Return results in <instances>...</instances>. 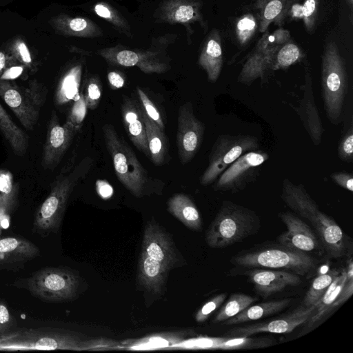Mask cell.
Here are the masks:
<instances>
[{"mask_svg":"<svg viewBox=\"0 0 353 353\" xmlns=\"http://www.w3.org/2000/svg\"><path fill=\"white\" fill-rule=\"evenodd\" d=\"M281 199L292 211L308 221L328 255L343 256L347 250L346 236L340 226L321 211L302 184H295L288 178L283 181Z\"/></svg>","mask_w":353,"mask_h":353,"instance_id":"obj_1","label":"cell"},{"mask_svg":"<svg viewBox=\"0 0 353 353\" xmlns=\"http://www.w3.org/2000/svg\"><path fill=\"white\" fill-rule=\"evenodd\" d=\"M120 343L106 339H85L51 327L10 332L0 338V350H68L75 351L119 349Z\"/></svg>","mask_w":353,"mask_h":353,"instance_id":"obj_2","label":"cell"},{"mask_svg":"<svg viewBox=\"0 0 353 353\" xmlns=\"http://www.w3.org/2000/svg\"><path fill=\"white\" fill-rule=\"evenodd\" d=\"M102 131L115 174L121 184L138 198L152 194H162L164 181L150 175L114 127L106 123L102 127Z\"/></svg>","mask_w":353,"mask_h":353,"instance_id":"obj_3","label":"cell"},{"mask_svg":"<svg viewBox=\"0 0 353 353\" xmlns=\"http://www.w3.org/2000/svg\"><path fill=\"white\" fill-rule=\"evenodd\" d=\"M93 164V159L86 157L72 169L60 173L52 184L49 195L36 212L33 223L35 232L48 236L59 230L70 196L77 185L89 174Z\"/></svg>","mask_w":353,"mask_h":353,"instance_id":"obj_4","label":"cell"},{"mask_svg":"<svg viewBox=\"0 0 353 353\" xmlns=\"http://www.w3.org/2000/svg\"><path fill=\"white\" fill-rule=\"evenodd\" d=\"M260 227V219L254 211L223 201L206 231L205 241L212 248H223L256 234Z\"/></svg>","mask_w":353,"mask_h":353,"instance_id":"obj_5","label":"cell"},{"mask_svg":"<svg viewBox=\"0 0 353 353\" xmlns=\"http://www.w3.org/2000/svg\"><path fill=\"white\" fill-rule=\"evenodd\" d=\"M347 83L344 59L336 44L330 42L322 55L321 90L324 110L334 125H339L341 120Z\"/></svg>","mask_w":353,"mask_h":353,"instance_id":"obj_6","label":"cell"},{"mask_svg":"<svg viewBox=\"0 0 353 353\" xmlns=\"http://www.w3.org/2000/svg\"><path fill=\"white\" fill-rule=\"evenodd\" d=\"M231 262L243 267L290 270L301 276L313 270L318 263L316 259L307 253L284 246L244 253L233 257Z\"/></svg>","mask_w":353,"mask_h":353,"instance_id":"obj_7","label":"cell"},{"mask_svg":"<svg viewBox=\"0 0 353 353\" xmlns=\"http://www.w3.org/2000/svg\"><path fill=\"white\" fill-rule=\"evenodd\" d=\"M259 139L251 134H220L214 141L208 157V165L199 178L207 186L243 154L259 150Z\"/></svg>","mask_w":353,"mask_h":353,"instance_id":"obj_8","label":"cell"},{"mask_svg":"<svg viewBox=\"0 0 353 353\" xmlns=\"http://www.w3.org/2000/svg\"><path fill=\"white\" fill-rule=\"evenodd\" d=\"M291 39L290 32L279 28L272 32H264L252 50L248 54L237 81L250 85L254 81L272 72V65L279 50Z\"/></svg>","mask_w":353,"mask_h":353,"instance_id":"obj_9","label":"cell"},{"mask_svg":"<svg viewBox=\"0 0 353 353\" xmlns=\"http://www.w3.org/2000/svg\"><path fill=\"white\" fill-rule=\"evenodd\" d=\"M46 90L36 81L28 87H21L7 80L0 79V97L12 110L23 128L32 130L44 104Z\"/></svg>","mask_w":353,"mask_h":353,"instance_id":"obj_10","label":"cell"},{"mask_svg":"<svg viewBox=\"0 0 353 353\" xmlns=\"http://www.w3.org/2000/svg\"><path fill=\"white\" fill-rule=\"evenodd\" d=\"M79 278L65 268H46L26 279V288L39 299L62 302L72 299L79 288Z\"/></svg>","mask_w":353,"mask_h":353,"instance_id":"obj_11","label":"cell"},{"mask_svg":"<svg viewBox=\"0 0 353 353\" xmlns=\"http://www.w3.org/2000/svg\"><path fill=\"white\" fill-rule=\"evenodd\" d=\"M268 159V153L259 150L243 154L219 175L214 190L232 193L243 190L256 179L261 165Z\"/></svg>","mask_w":353,"mask_h":353,"instance_id":"obj_12","label":"cell"},{"mask_svg":"<svg viewBox=\"0 0 353 353\" xmlns=\"http://www.w3.org/2000/svg\"><path fill=\"white\" fill-rule=\"evenodd\" d=\"M205 127L195 115L191 102L180 106L177 117L176 146L183 165L188 163L202 144Z\"/></svg>","mask_w":353,"mask_h":353,"instance_id":"obj_13","label":"cell"},{"mask_svg":"<svg viewBox=\"0 0 353 353\" xmlns=\"http://www.w3.org/2000/svg\"><path fill=\"white\" fill-rule=\"evenodd\" d=\"M80 128L68 120L61 124L56 112H52L41 159L44 170H52L59 165Z\"/></svg>","mask_w":353,"mask_h":353,"instance_id":"obj_14","label":"cell"},{"mask_svg":"<svg viewBox=\"0 0 353 353\" xmlns=\"http://www.w3.org/2000/svg\"><path fill=\"white\" fill-rule=\"evenodd\" d=\"M317 304L301 305L293 312L279 319L234 327L226 333L227 336L247 337L261 332L288 333L305 324L313 314Z\"/></svg>","mask_w":353,"mask_h":353,"instance_id":"obj_15","label":"cell"},{"mask_svg":"<svg viewBox=\"0 0 353 353\" xmlns=\"http://www.w3.org/2000/svg\"><path fill=\"white\" fill-rule=\"evenodd\" d=\"M270 338L196 337L182 340L170 346L171 350H243L269 347L274 343Z\"/></svg>","mask_w":353,"mask_h":353,"instance_id":"obj_16","label":"cell"},{"mask_svg":"<svg viewBox=\"0 0 353 353\" xmlns=\"http://www.w3.org/2000/svg\"><path fill=\"white\" fill-rule=\"evenodd\" d=\"M303 95L297 107L292 106L299 115L312 143L318 146L322 139L324 128L315 102L310 65H305V82Z\"/></svg>","mask_w":353,"mask_h":353,"instance_id":"obj_17","label":"cell"},{"mask_svg":"<svg viewBox=\"0 0 353 353\" xmlns=\"http://www.w3.org/2000/svg\"><path fill=\"white\" fill-rule=\"evenodd\" d=\"M279 216L287 228L278 236L283 246L305 253L319 248L316 235L303 220L289 212H281Z\"/></svg>","mask_w":353,"mask_h":353,"instance_id":"obj_18","label":"cell"},{"mask_svg":"<svg viewBox=\"0 0 353 353\" xmlns=\"http://www.w3.org/2000/svg\"><path fill=\"white\" fill-rule=\"evenodd\" d=\"M141 252L170 270L178 261L175 247L168 234L153 221L145 227Z\"/></svg>","mask_w":353,"mask_h":353,"instance_id":"obj_19","label":"cell"},{"mask_svg":"<svg viewBox=\"0 0 353 353\" xmlns=\"http://www.w3.org/2000/svg\"><path fill=\"white\" fill-rule=\"evenodd\" d=\"M121 112L123 126L130 140L139 152L149 159L150 153L141 103L132 97L123 95Z\"/></svg>","mask_w":353,"mask_h":353,"instance_id":"obj_20","label":"cell"},{"mask_svg":"<svg viewBox=\"0 0 353 353\" xmlns=\"http://www.w3.org/2000/svg\"><path fill=\"white\" fill-rule=\"evenodd\" d=\"M245 274L254 285L257 293L265 299L289 286H296L301 283L297 274L284 270L252 269Z\"/></svg>","mask_w":353,"mask_h":353,"instance_id":"obj_21","label":"cell"},{"mask_svg":"<svg viewBox=\"0 0 353 353\" xmlns=\"http://www.w3.org/2000/svg\"><path fill=\"white\" fill-rule=\"evenodd\" d=\"M301 0H252V8L259 19V31L265 32L272 23L281 26L290 15L296 17Z\"/></svg>","mask_w":353,"mask_h":353,"instance_id":"obj_22","label":"cell"},{"mask_svg":"<svg viewBox=\"0 0 353 353\" xmlns=\"http://www.w3.org/2000/svg\"><path fill=\"white\" fill-rule=\"evenodd\" d=\"M39 254V248L24 238L0 237L1 268H11L23 265Z\"/></svg>","mask_w":353,"mask_h":353,"instance_id":"obj_23","label":"cell"},{"mask_svg":"<svg viewBox=\"0 0 353 353\" xmlns=\"http://www.w3.org/2000/svg\"><path fill=\"white\" fill-rule=\"evenodd\" d=\"M161 262L141 252L138 265V282L146 290L161 294L169 272Z\"/></svg>","mask_w":353,"mask_h":353,"instance_id":"obj_24","label":"cell"},{"mask_svg":"<svg viewBox=\"0 0 353 353\" xmlns=\"http://www.w3.org/2000/svg\"><path fill=\"white\" fill-rule=\"evenodd\" d=\"M198 63L205 71L208 81L216 82L223 67L221 38L217 30L214 29L208 37Z\"/></svg>","mask_w":353,"mask_h":353,"instance_id":"obj_25","label":"cell"},{"mask_svg":"<svg viewBox=\"0 0 353 353\" xmlns=\"http://www.w3.org/2000/svg\"><path fill=\"white\" fill-rule=\"evenodd\" d=\"M146 137L150 153L149 159L157 166H161L170 159L169 141L164 132L145 114L143 109Z\"/></svg>","mask_w":353,"mask_h":353,"instance_id":"obj_26","label":"cell"},{"mask_svg":"<svg viewBox=\"0 0 353 353\" xmlns=\"http://www.w3.org/2000/svg\"><path fill=\"white\" fill-rule=\"evenodd\" d=\"M168 210L184 225L193 230L202 226L201 214L191 199L185 194H175L168 201Z\"/></svg>","mask_w":353,"mask_h":353,"instance_id":"obj_27","label":"cell"},{"mask_svg":"<svg viewBox=\"0 0 353 353\" xmlns=\"http://www.w3.org/2000/svg\"><path fill=\"white\" fill-rule=\"evenodd\" d=\"M290 301V299H285L250 305L236 316L223 321V324L233 325L263 319L284 310Z\"/></svg>","mask_w":353,"mask_h":353,"instance_id":"obj_28","label":"cell"},{"mask_svg":"<svg viewBox=\"0 0 353 353\" xmlns=\"http://www.w3.org/2000/svg\"><path fill=\"white\" fill-rule=\"evenodd\" d=\"M82 66L77 64L70 68L61 78L54 94V103L64 105L78 99L80 95V85Z\"/></svg>","mask_w":353,"mask_h":353,"instance_id":"obj_29","label":"cell"},{"mask_svg":"<svg viewBox=\"0 0 353 353\" xmlns=\"http://www.w3.org/2000/svg\"><path fill=\"white\" fill-rule=\"evenodd\" d=\"M186 332H174L158 334L139 339L129 340L120 345L119 349L128 350H153L168 349L172 345L183 340Z\"/></svg>","mask_w":353,"mask_h":353,"instance_id":"obj_30","label":"cell"},{"mask_svg":"<svg viewBox=\"0 0 353 353\" xmlns=\"http://www.w3.org/2000/svg\"><path fill=\"white\" fill-rule=\"evenodd\" d=\"M346 279V270L342 269L335 277L327 290L317 303L313 314L305 323L306 328L310 329L320 322L327 314L334 308V303L337 299Z\"/></svg>","mask_w":353,"mask_h":353,"instance_id":"obj_31","label":"cell"},{"mask_svg":"<svg viewBox=\"0 0 353 353\" xmlns=\"http://www.w3.org/2000/svg\"><path fill=\"white\" fill-rule=\"evenodd\" d=\"M0 131L8 142L12 151L23 156L29 145V137L12 119L0 104Z\"/></svg>","mask_w":353,"mask_h":353,"instance_id":"obj_32","label":"cell"},{"mask_svg":"<svg viewBox=\"0 0 353 353\" xmlns=\"http://www.w3.org/2000/svg\"><path fill=\"white\" fill-rule=\"evenodd\" d=\"M165 16L172 23H190L199 21L201 15L199 5L195 1L176 0L168 3Z\"/></svg>","mask_w":353,"mask_h":353,"instance_id":"obj_33","label":"cell"},{"mask_svg":"<svg viewBox=\"0 0 353 353\" xmlns=\"http://www.w3.org/2000/svg\"><path fill=\"white\" fill-rule=\"evenodd\" d=\"M17 201L18 187L14 183L12 173L0 170V219L9 218Z\"/></svg>","mask_w":353,"mask_h":353,"instance_id":"obj_34","label":"cell"},{"mask_svg":"<svg viewBox=\"0 0 353 353\" xmlns=\"http://www.w3.org/2000/svg\"><path fill=\"white\" fill-rule=\"evenodd\" d=\"M259 30V19L256 13L248 12L239 17L234 23V35L239 46H247Z\"/></svg>","mask_w":353,"mask_h":353,"instance_id":"obj_35","label":"cell"},{"mask_svg":"<svg viewBox=\"0 0 353 353\" xmlns=\"http://www.w3.org/2000/svg\"><path fill=\"white\" fill-rule=\"evenodd\" d=\"M257 300L256 298L241 293L231 294L214 319V323L223 321L236 316Z\"/></svg>","mask_w":353,"mask_h":353,"instance_id":"obj_36","label":"cell"},{"mask_svg":"<svg viewBox=\"0 0 353 353\" xmlns=\"http://www.w3.org/2000/svg\"><path fill=\"white\" fill-rule=\"evenodd\" d=\"M339 272L340 271L338 270L332 269L327 272L318 275L314 279L309 290L305 294L302 305L307 307L317 304L320 299Z\"/></svg>","mask_w":353,"mask_h":353,"instance_id":"obj_37","label":"cell"},{"mask_svg":"<svg viewBox=\"0 0 353 353\" xmlns=\"http://www.w3.org/2000/svg\"><path fill=\"white\" fill-rule=\"evenodd\" d=\"M303 57L304 54L301 49L290 39L277 52L272 65V71L287 69L301 61Z\"/></svg>","mask_w":353,"mask_h":353,"instance_id":"obj_38","label":"cell"},{"mask_svg":"<svg viewBox=\"0 0 353 353\" xmlns=\"http://www.w3.org/2000/svg\"><path fill=\"white\" fill-rule=\"evenodd\" d=\"M81 92L88 109H97L103 94V85L99 77L96 75L90 77L84 83Z\"/></svg>","mask_w":353,"mask_h":353,"instance_id":"obj_39","label":"cell"},{"mask_svg":"<svg viewBox=\"0 0 353 353\" xmlns=\"http://www.w3.org/2000/svg\"><path fill=\"white\" fill-rule=\"evenodd\" d=\"M136 91L139 101L147 116L154 121L161 130L165 131L164 118L157 104L149 97L148 94L142 88L137 87Z\"/></svg>","mask_w":353,"mask_h":353,"instance_id":"obj_40","label":"cell"},{"mask_svg":"<svg viewBox=\"0 0 353 353\" xmlns=\"http://www.w3.org/2000/svg\"><path fill=\"white\" fill-rule=\"evenodd\" d=\"M321 0H304L301 6V17L303 19L305 27L309 33L314 32L318 19Z\"/></svg>","mask_w":353,"mask_h":353,"instance_id":"obj_41","label":"cell"},{"mask_svg":"<svg viewBox=\"0 0 353 353\" xmlns=\"http://www.w3.org/2000/svg\"><path fill=\"white\" fill-rule=\"evenodd\" d=\"M338 156L341 161L352 162L353 159V128L351 124L341 137L338 146Z\"/></svg>","mask_w":353,"mask_h":353,"instance_id":"obj_42","label":"cell"},{"mask_svg":"<svg viewBox=\"0 0 353 353\" xmlns=\"http://www.w3.org/2000/svg\"><path fill=\"white\" fill-rule=\"evenodd\" d=\"M226 297L227 293H221L206 302L196 313L195 320L199 323L205 321L222 305Z\"/></svg>","mask_w":353,"mask_h":353,"instance_id":"obj_43","label":"cell"},{"mask_svg":"<svg viewBox=\"0 0 353 353\" xmlns=\"http://www.w3.org/2000/svg\"><path fill=\"white\" fill-rule=\"evenodd\" d=\"M87 106L83 96L80 91V95L77 99L73 101L72 108L69 112L68 121L73 125L81 127L83 121L86 116Z\"/></svg>","mask_w":353,"mask_h":353,"instance_id":"obj_44","label":"cell"},{"mask_svg":"<svg viewBox=\"0 0 353 353\" xmlns=\"http://www.w3.org/2000/svg\"><path fill=\"white\" fill-rule=\"evenodd\" d=\"M346 270V279L341 291L334 303V308L344 303L353 293V263L350 258L347 261Z\"/></svg>","mask_w":353,"mask_h":353,"instance_id":"obj_45","label":"cell"},{"mask_svg":"<svg viewBox=\"0 0 353 353\" xmlns=\"http://www.w3.org/2000/svg\"><path fill=\"white\" fill-rule=\"evenodd\" d=\"M92 21L83 18L77 17L68 21V28L78 35L89 37L96 34L97 28Z\"/></svg>","mask_w":353,"mask_h":353,"instance_id":"obj_46","label":"cell"},{"mask_svg":"<svg viewBox=\"0 0 353 353\" xmlns=\"http://www.w3.org/2000/svg\"><path fill=\"white\" fill-rule=\"evenodd\" d=\"M13 324L12 314L6 305L0 302V338L11 332Z\"/></svg>","mask_w":353,"mask_h":353,"instance_id":"obj_47","label":"cell"},{"mask_svg":"<svg viewBox=\"0 0 353 353\" xmlns=\"http://www.w3.org/2000/svg\"><path fill=\"white\" fill-rule=\"evenodd\" d=\"M332 180L340 187L353 192L352 174L346 172H336L330 175Z\"/></svg>","mask_w":353,"mask_h":353,"instance_id":"obj_48","label":"cell"},{"mask_svg":"<svg viewBox=\"0 0 353 353\" xmlns=\"http://www.w3.org/2000/svg\"><path fill=\"white\" fill-rule=\"evenodd\" d=\"M95 13L114 24L119 25L120 20L117 15L107 6L103 3H97L94 8Z\"/></svg>","mask_w":353,"mask_h":353,"instance_id":"obj_49","label":"cell"},{"mask_svg":"<svg viewBox=\"0 0 353 353\" xmlns=\"http://www.w3.org/2000/svg\"><path fill=\"white\" fill-rule=\"evenodd\" d=\"M108 80L110 88L114 90L123 88L125 83V77L120 72L116 71L108 72Z\"/></svg>","mask_w":353,"mask_h":353,"instance_id":"obj_50","label":"cell"},{"mask_svg":"<svg viewBox=\"0 0 353 353\" xmlns=\"http://www.w3.org/2000/svg\"><path fill=\"white\" fill-rule=\"evenodd\" d=\"M14 49L16 54L21 62L26 65H30L32 63V58L30 51L25 43L23 41L17 42Z\"/></svg>","mask_w":353,"mask_h":353,"instance_id":"obj_51","label":"cell"},{"mask_svg":"<svg viewBox=\"0 0 353 353\" xmlns=\"http://www.w3.org/2000/svg\"><path fill=\"white\" fill-rule=\"evenodd\" d=\"M23 70V68L22 66H12L2 72L0 79L7 81L15 79L21 74Z\"/></svg>","mask_w":353,"mask_h":353,"instance_id":"obj_52","label":"cell"},{"mask_svg":"<svg viewBox=\"0 0 353 353\" xmlns=\"http://www.w3.org/2000/svg\"><path fill=\"white\" fill-rule=\"evenodd\" d=\"M101 185L97 184L98 192L101 197L105 199L108 198L112 194V188L105 182L101 181Z\"/></svg>","mask_w":353,"mask_h":353,"instance_id":"obj_53","label":"cell"},{"mask_svg":"<svg viewBox=\"0 0 353 353\" xmlns=\"http://www.w3.org/2000/svg\"><path fill=\"white\" fill-rule=\"evenodd\" d=\"M6 59L5 54L0 51V76L6 66Z\"/></svg>","mask_w":353,"mask_h":353,"instance_id":"obj_54","label":"cell"},{"mask_svg":"<svg viewBox=\"0 0 353 353\" xmlns=\"http://www.w3.org/2000/svg\"><path fill=\"white\" fill-rule=\"evenodd\" d=\"M347 3L350 5L351 10L352 9L353 0H347Z\"/></svg>","mask_w":353,"mask_h":353,"instance_id":"obj_55","label":"cell"}]
</instances>
